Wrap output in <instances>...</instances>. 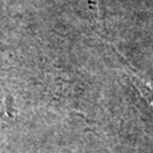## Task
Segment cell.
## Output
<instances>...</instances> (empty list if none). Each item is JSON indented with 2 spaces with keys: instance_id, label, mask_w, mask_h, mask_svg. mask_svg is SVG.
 Instances as JSON below:
<instances>
[{
  "instance_id": "1",
  "label": "cell",
  "mask_w": 153,
  "mask_h": 153,
  "mask_svg": "<svg viewBox=\"0 0 153 153\" xmlns=\"http://www.w3.org/2000/svg\"><path fill=\"white\" fill-rule=\"evenodd\" d=\"M124 71L130 79V83L135 87L140 97L147 102V105L153 110V79L147 78L146 75H142L140 73L135 71L133 68L125 66Z\"/></svg>"
}]
</instances>
